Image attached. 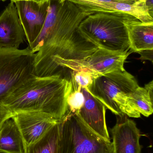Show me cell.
<instances>
[{"instance_id": "11", "label": "cell", "mask_w": 153, "mask_h": 153, "mask_svg": "<svg viewBox=\"0 0 153 153\" xmlns=\"http://www.w3.org/2000/svg\"><path fill=\"white\" fill-rule=\"evenodd\" d=\"M25 37L15 4L11 1L0 16V49H19Z\"/></svg>"}, {"instance_id": "8", "label": "cell", "mask_w": 153, "mask_h": 153, "mask_svg": "<svg viewBox=\"0 0 153 153\" xmlns=\"http://www.w3.org/2000/svg\"><path fill=\"white\" fill-rule=\"evenodd\" d=\"M75 4L86 16L97 13L131 15L143 22H153V4L147 1L133 3L106 1L100 0H65Z\"/></svg>"}, {"instance_id": "23", "label": "cell", "mask_w": 153, "mask_h": 153, "mask_svg": "<svg viewBox=\"0 0 153 153\" xmlns=\"http://www.w3.org/2000/svg\"><path fill=\"white\" fill-rule=\"evenodd\" d=\"M123 3H133L134 2L137 1H147V0H121Z\"/></svg>"}, {"instance_id": "20", "label": "cell", "mask_w": 153, "mask_h": 153, "mask_svg": "<svg viewBox=\"0 0 153 153\" xmlns=\"http://www.w3.org/2000/svg\"><path fill=\"white\" fill-rule=\"evenodd\" d=\"M14 115L6 106L0 104V130L5 121L12 118Z\"/></svg>"}, {"instance_id": "19", "label": "cell", "mask_w": 153, "mask_h": 153, "mask_svg": "<svg viewBox=\"0 0 153 153\" xmlns=\"http://www.w3.org/2000/svg\"><path fill=\"white\" fill-rule=\"evenodd\" d=\"M70 79L77 85L81 88H88L93 82L96 75L90 71L86 70L73 71L70 74Z\"/></svg>"}, {"instance_id": "6", "label": "cell", "mask_w": 153, "mask_h": 153, "mask_svg": "<svg viewBox=\"0 0 153 153\" xmlns=\"http://www.w3.org/2000/svg\"><path fill=\"white\" fill-rule=\"evenodd\" d=\"M36 56L29 48L0 49V104L16 89L37 76Z\"/></svg>"}, {"instance_id": "4", "label": "cell", "mask_w": 153, "mask_h": 153, "mask_svg": "<svg viewBox=\"0 0 153 153\" xmlns=\"http://www.w3.org/2000/svg\"><path fill=\"white\" fill-rule=\"evenodd\" d=\"M129 15L105 13L90 14L81 22L78 30L99 48L115 53H127L130 45L123 20Z\"/></svg>"}, {"instance_id": "14", "label": "cell", "mask_w": 153, "mask_h": 153, "mask_svg": "<svg viewBox=\"0 0 153 153\" xmlns=\"http://www.w3.org/2000/svg\"><path fill=\"white\" fill-rule=\"evenodd\" d=\"M128 35L130 49L138 53L153 50V22H143L133 16H127L123 20Z\"/></svg>"}, {"instance_id": "22", "label": "cell", "mask_w": 153, "mask_h": 153, "mask_svg": "<svg viewBox=\"0 0 153 153\" xmlns=\"http://www.w3.org/2000/svg\"><path fill=\"white\" fill-rule=\"evenodd\" d=\"M144 88L148 92V93L151 95V97L153 98V80H152L148 84L145 85Z\"/></svg>"}, {"instance_id": "21", "label": "cell", "mask_w": 153, "mask_h": 153, "mask_svg": "<svg viewBox=\"0 0 153 153\" xmlns=\"http://www.w3.org/2000/svg\"><path fill=\"white\" fill-rule=\"evenodd\" d=\"M153 50H144L138 52V53L141 55L140 60H148L151 61L152 62H153Z\"/></svg>"}, {"instance_id": "10", "label": "cell", "mask_w": 153, "mask_h": 153, "mask_svg": "<svg viewBox=\"0 0 153 153\" xmlns=\"http://www.w3.org/2000/svg\"><path fill=\"white\" fill-rule=\"evenodd\" d=\"M12 118L19 128L25 146L39 139L58 121L47 114L37 112L15 113Z\"/></svg>"}, {"instance_id": "15", "label": "cell", "mask_w": 153, "mask_h": 153, "mask_svg": "<svg viewBox=\"0 0 153 153\" xmlns=\"http://www.w3.org/2000/svg\"><path fill=\"white\" fill-rule=\"evenodd\" d=\"M25 145L17 124L12 118L0 130V153H24Z\"/></svg>"}, {"instance_id": "24", "label": "cell", "mask_w": 153, "mask_h": 153, "mask_svg": "<svg viewBox=\"0 0 153 153\" xmlns=\"http://www.w3.org/2000/svg\"><path fill=\"white\" fill-rule=\"evenodd\" d=\"M11 1L14 2L17 1H34L37 2H43L46 1H49V0H10Z\"/></svg>"}, {"instance_id": "9", "label": "cell", "mask_w": 153, "mask_h": 153, "mask_svg": "<svg viewBox=\"0 0 153 153\" xmlns=\"http://www.w3.org/2000/svg\"><path fill=\"white\" fill-rule=\"evenodd\" d=\"M14 2L29 47H30L44 27L50 0L43 2L31 1H17Z\"/></svg>"}, {"instance_id": "7", "label": "cell", "mask_w": 153, "mask_h": 153, "mask_svg": "<svg viewBox=\"0 0 153 153\" xmlns=\"http://www.w3.org/2000/svg\"><path fill=\"white\" fill-rule=\"evenodd\" d=\"M129 52L115 53L99 48L91 55L83 60L66 62L60 67V76L69 79L73 71L86 70L93 73L96 76L119 71H125L124 64Z\"/></svg>"}, {"instance_id": "25", "label": "cell", "mask_w": 153, "mask_h": 153, "mask_svg": "<svg viewBox=\"0 0 153 153\" xmlns=\"http://www.w3.org/2000/svg\"><path fill=\"white\" fill-rule=\"evenodd\" d=\"M0 1H6V0H0Z\"/></svg>"}, {"instance_id": "12", "label": "cell", "mask_w": 153, "mask_h": 153, "mask_svg": "<svg viewBox=\"0 0 153 153\" xmlns=\"http://www.w3.org/2000/svg\"><path fill=\"white\" fill-rule=\"evenodd\" d=\"M81 90L85 100L77 114L91 130L105 139L110 140L106 124V107L86 89L81 87Z\"/></svg>"}, {"instance_id": "1", "label": "cell", "mask_w": 153, "mask_h": 153, "mask_svg": "<svg viewBox=\"0 0 153 153\" xmlns=\"http://www.w3.org/2000/svg\"><path fill=\"white\" fill-rule=\"evenodd\" d=\"M87 16L72 3L50 0L47 16L38 37L30 47L36 53L35 65L53 73L69 61L83 60L98 48L78 30Z\"/></svg>"}, {"instance_id": "2", "label": "cell", "mask_w": 153, "mask_h": 153, "mask_svg": "<svg viewBox=\"0 0 153 153\" xmlns=\"http://www.w3.org/2000/svg\"><path fill=\"white\" fill-rule=\"evenodd\" d=\"M72 90L71 79L58 76H36L3 101L13 113H45L59 121L68 111L67 99Z\"/></svg>"}, {"instance_id": "16", "label": "cell", "mask_w": 153, "mask_h": 153, "mask_svg": "<svg viewBox=\"0 0 153 153\" xmlns=\"http://www.w3.org/2000/svg\"><path fill=\"white\" fill-rule=\"evenodd\" d=\"M58 122L41 137L25 146L24 153H57Z\"/></svg>"}, {"instance_id": "5", "label": "cell", "mask_w": 153, "mask_h": 153, "mask_svg": "<svg viewBox=\"0 0 153 153\" xmlns=\"http://www.w3.org/2000/svg\"><path fill=\"white\" fill-rule=\"evenodd\" d=\"M57 153H114L112 143L93 131L76 112L58 121Z\"/></svg>"}, {"instance_id": "18", "label": "cell", "mask_w": 153, "mask_h": 153, "mask_svg": "<svg viewBox=\"0 0 153 153\" xmlns=\"http://www.w3.org/2000/svg\"><path fill=\"white\" fill-rule=\"evenodd\" d=\"M71 81L72 84V90L67 97L68 111L77 113L83 106L85 99L81 90V87L77 85L71 79Z\"/></svg>"}, {"instance_id": "17", "label": "cell", "mask_w": 153, "mask_h": 153, "mask_svg": "<svg viewBox=\"0 0 153 153\" xmlns=\"http://www.w3.org/2000/svg\"><path fill=\"white\" fill-rule=\"evenodd\" d=\"M133 107L140 114L146 117L152 115L153 112V98L144 87L138 86L134 91L127 95Z\"/></svg>"}, {"instance_id": "3", "label": "cell", "mask_w": 153, "mask_h": 153, "mask_svg": "<svg viewBox=\"0 0 153 153\" xmlns=\"http://www.w3.org/2000/svg\"><path fill=\"white\" fill-rule=\"evenodd\" d=\"M139 86L134 76L125 70L98 75L85 89L116 115L139 118L141 114L127 96Z\"/></svg>"}, {"instance_id": "13", "label": "cell", "mask_w": 153, "mask_h": 153, "mask_svg": "<svg viewBox=\"0 0 153 153\" xmlns=\"http://www.w3.org/2000/svg\"><path fill=\"white\" fill-rule=\"evenodd\" d=\"M114 153H141L140 131L134 120L125 118L111 129Z\"/></svg>"}]
</instances>
